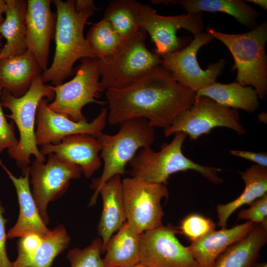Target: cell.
Listing matches in <instances>:
<instances>
[{
    "label": "cell",
    "mask_w": 267,
    "mask_h": 267,
    "mask_svg": "<svg viewBox=\"0 0 267 267\" xmlns=\"http://www.w3.org/2000/svg\"><path fill=\"white\" fill-rule=\"evenodd\" d=\"M2 88L0 85V155L5 149H9L16 147L18 143L14 127L12 121L8 123L2 109L0 102V95Z\"/></svg>",
    "instance_id": "35"
},
{
    "label": "cell",
    "mask_w": 267,
    "mask_h": 267,
    "mask_svg": "<svg viewBox=\"0 0 267 267\" xmlns=\"http://www.w3.org/2000/svg\"><path fill=\"white\" fill-rule=\"evenodd\" d=\"M178 233V228L163 225L140 234V262L148 267H198Z\"/></svg>",
    "instance_id": "14"
},
{
    "label": "cell",
    "mask_w": 267,
    "mask_h": 267,
    "mask_svg": "<svg viewBox=\"0 0 267 267\" xmlns=\"http://www.w3.org/2000/svg\"><path fill=\"white\" fill-rule=\"evenodd\" d=\"M186 136L183 132L176 133L172 141L163 144L158 152L153 151L150 147L141 148L129 162L131 177L166 184L171 175L192 170L214 184L222 183L223 179L218 175L220 169L198 164L183 154L182 146Z\"/></svg>",
    "instance_id": "6"
},
{
    "label": "cell",
    "mask_w": 267,
    "mask_h": 267,
    "mask_svg": "<svg viewBox=\"0 0 267 267\" xmlns=\"http://www.w3.org/2000/svg\"><path fill=\"white\" fill-rule=\"evenodd\" d=\"M119 132L109 135L102 132L97 139L101 144L100 157L104 162L101 175L92 180L94 190L89 206L96 202L100 188L113 177L124 175L127 165L138 149L151 147L155 138L154 128L144 118H133L120 124Z\"/></svg>",
    "instance_id": "4"
},
{
    "label": "cell",
    "mask_w": 267,
    "mask_h": 267,
    "mask_svg": "<svg viewBox=\"0 0 267 267\" xmlns=\"http://www.w3.org/2000/svg\"><path fill=\"white\" fill-rule=\"evenodd\" d=\"M41 74L35 77L29 89L22 96L15 97L5 89H2L0 95L1 106L11 112L5 116L12 120L19 130L20 139L17 145L8 149L7 152L21 169V174L29 168L31 155H34L40 161H45L44 156L38 149L36 141L35 117L40 101L46 98L48 101H52L55 92L52 86L44 84Z\"/></svg>",
    "instance_id": "5"
},
{
    "label": "cell",
    "mask_w": 267,
    "mask_h": 267,
    "mask_svg": "<svg viewBox=\"0 0 267 267\" xmlns=\"http://www.w3.org/2000/svg\"><path fill=\"white\" fill-rule=\"evenodd\" d=\"M6 10V3L5 0H0V26L4 20L3 14Z\"/></svg>",
    "instance_id": "39"
},
{
    "label": "cell",
    "mask_w": 267,
    "mask_h": 267,
    "mask_svg": "<svg viewBox=\"0 0 267 267\" xmlns=\"http://www.w3.org/2000/svg\"><path fill=\"white\" fill-rule=\"evenodd\" d=\"M246 2H250L253 3H254L256 5H257L265 10L267 11V0H245Z\"/></svg>",
    "instance_id": "40"
},
{
    "label": "cell",
    "mask_w": 267,
    "mask_h": 267,
    "mask_svg": "<svg viewBox=\"0 0 267 267\" xmlns=\"http://www.w3.org/2000/svg\"><path fill=\"white\" fill-rule=\"evenodd\" d=\"M0 166L5 170L14 185L20 209L16 223L8 230L7 238H21L31 233H38L44 236L50 229L44 222L31 191L29 168L20 177L16 178L4 165L0 159Z\"/></svg>",
    "instance_id": "18"
},
{
    "label": "cell",
    "mask_w": 267,
    "mask_h": 267,
    "mask_svg": "<svg viewBox=\"0 0 267 267\" xmlns=\"http://www.w3.org/2000/svg\"><path fill=\"white\" fill-rule=\"evenodd\" d=\"M153 3L181 5L188 13L220 12L233 17L237 22L252 30L257 26L259 12L241 0H152Z\"/></svg>",
    "instance_id": "24"
},
{
    "label": "cell",
    "mask_w": 267,
    "mask_h": 267,
    "mask_svg": "<svg viewBox=\"0 0 267 267\" xmlns=\"http://www.w3.org/2000/svg\"><path fill=\"white\" fill-rule=\"evenodd\" d=\"M238 217L256 224L267 223V193L251 203L249 208L241 210Z\"/></svg>",
    "instance_id": "34"
},
{
    "label": "cell",
    "mask_w": 267,
    "mask_h": 267,
    "mask_svg": "<svg viewBox=\"0 0 267 267\" xmlns=\"http://www.w3.org/2000/svg\"><path fill=\"white\" fill-rule=\"evenodd\" d=\"M2 38V37L1 35L0 34V47H1V45H2V44H1V40Z\"/></svg>",
    "instance_id": "44"
},
{
    "label": "cell",
    "mask_w": 267,
    "mask_h": 267,
    "mask_svg": "<svg viewBox=\"0 0 267 267\" xmlns=\"http://www.w3.org/2000/svg\"><path fill=\"white\" fill-rule=\"evenodd\" d=\"M206 32L221 41L231 53L234 63L231 71H237L236 81L243 86H251L258 97L267 94V22L241 34H226L209 26Z\"/></svg>",
    "instance_id": "3"
},
{
    "label": "cell",
    "mask_w": 267,
    "mask_h": 267,
    "mask_svg": "<svg viewBox=\"0 0 267 267\" xmlns=\"http://www.w3.org/2000/svg\"><path fill=\"white\" fill-rule=\"evenodd\" d=\"M29 172L33 196L41 216L47 225L49 222L46 211L48 203L65 193L71 179L81 177L82 168L51 153L48 154L45 164L36 159L29 166Z\"/></svg>",
    "instance_id": "12"
},
{
    "label": "cell",
    "mask_w": 267,
    "mask_h": 267,
    "mask_svg": "<svg viewBox=\"0 0 267 267\" xmlns=\"http://www.w3.org/2000/svg\"><path fill=\"white\" fill-rule=\"evenodd\" d=\"M103 244L98 237L84 249H70L67 255L71 267H105L103 258Z\"/></svg>",
    "instance_id": "31"
},
{
    "label": "cell",
    "mask_w": 267,
    "mask_h": 267,
    "mask_svg": "<svg viewBox=\"0 0 267 267\" xmlns=\"http://www.w3.org/2000/svg\"><path fill=\"white\" fill-rule=\"evenodd\" d=\"M142 5L141 3L134 0H113L106 8L103 18L125 40L140 28Z\"/></svg>",
    "instance_id": "28"
},
{
    "label": "cell",
    "mask_w": 267,
    "mask_h": 267,
    "mask_svg": "<svg viewBox=\"0 0 267 267\" xmlns=\"http://www.w3.org/2000/svg\"><path fill=\"white\" fill-rule=\"evenodd\" d=\"M229 152L233 155L257 163V165L267 167V152H254L238 150H230Z\"/></svg>",
    "instance_id": "37"
},
{
    "label": "cell",
    "mask_w": 267,
    "mask_h": 267,
    "mask_svg": "<svg viewBox=\"0 0 267 267\" xmlns=\"http://www.w3.org/2000/svg\"><path fill=\"white\" fill-rule=\"evenodd\" d=\"M86 39L97 59L101 61L110 58L124 40L104 18L89 29Z\"/></svg>",
    "instance_id": "29"
},
{
    "label": "cell",
    "mask_w": 267,
    "mask_h": 267,
    "mask_svg": "<svg viewBox=\"0 0 267 267\" xmlns=\"http://www.w3.org/2000/svg\"><path fill=\"white\" fill-rule=\"evenodd\" d=\"M219 127L229 128L240 135L246 133L237 109L224 106L206 96H196L191 107L180 114L164 130V134L167 137L183 132L192 141Z\"/></svg>",
    "instance_id": "10"
},
{
    "label": "cell",
    "mask_w": 267,
    "mask_h": 267,
    "mask_svg": "<svg viewBox=\"0 0 267 267\" xmlns=\"http://www.w3.org/2000/svg\"><path fill=\"white\" fill-rule=\"evenodd\" d=\"M43 236L31 233L20 238L17 242L18 256L13 267H29L36 252L40 246Z\"/></svg>",
    "instance_id": "33"
},
{
    "label": "cell",
    "mask_w": 267,
    "mask_h": 267,
    "mask_svg": "<svg viewBox=\"0 0 267 267\" xmlns=\"http://www.w3.org/2000/svg\"><path fill=\"white\" fill-rule=\"evenodd\" d=\"M42 70L32 52L0 60V85L14 97L24 95Z\"/></svg>",
    "instance_id": "21"
},
{
    "label": "cell",
    "mask_w": 267,
    "mask_h": 267,
    "mask_svg": "<svg viewBox=\"0 0 267 267\" xmlns=\"http://www.w3.org/2000/svg\"><path fill=\"white\" fill-rule=\"evenodd\" d=\"M240 174L245 183L243 192L234 200L217 206L218 224L222 228L226 227L228 219L236 210L245 204L250 205L267 193V167L252 165Z\"/></svg>",
    "instance_id": "26"
},
{
    "label": "cell",
    "mask_w": 267,
    "mask_h": 267,
    "mask_svg": "<svg viewBox=\"0 0 267 267\" xmlns=\"http://www.w3.org/2000/svg\"><path fill=\"white\" fill-rule=\"evenodd\" d=\"M140 27L149 34L156 46L154 53L161 57L185 47L191 41L190 38L177 37L179 29H184L194 35L203 32V13L163 16L143 4Z\"/></svg>",
    "instance_id": "13"
},
{
    "label": "cell",
    "mask_w": 267,
    "mask_h": 267,
    "mask_svg": "<svg viewBox=\"0 0 267 267\" xmlns=\"http://www.w3.org/2000/svg\"><path fill=\"white\" fill-rule=\"evenodd\" d=\"M4 212V209L0 203V267H13L6 253L5 223L7 220L3 216Z\"/></svg>",
    "instance_id": "36"
},
{
    "label": "cell",
    "mask_w": 267,
    "mask_h": 267,
    "mask_svg": "<svg viewBox=\"0 0 267 267\" xmlns=\"http://www.w3.org/2000/svg\"><path fill=\"white\" fill-rule=\"evenodd\" d=\"M146 36V32L140 28L124 40L108 60L97 59L102 92L109 88L125 86L153 67L162 64L161 58L147 48Z\"/></svg>",
    "instance_id": "7"
},
{
    "label": "cell",
    "mask_w": 267,
    "mask_h": 267,
    "mask_svg": "<svg viewBox=\"0 0 267 267\" xmlns=\"http://www.w3.org/2000/svg\"><path fill=\"white\" fill-rule=\"evenodd\" d=\"M251 221L231 228L213 230L191 243L188 250L198 267H213L217 258L231 244L246 235L254 226Z\"/></svg>",
    "instance_id": "19"
},
{
    "label": "cell",
    "mask_w": 267,
    "mask_h": 267,
    "mask_svg": "<svg viewBox=\"0 0 267 267\" xmlns=\"http://www.w3.org/2000/svg\"><path fill=\"white\" fill-rule=\"evenodd\" d=\"M106 96L109 124L144 118L150 126L165 130L191 107L196 92L177 82L161 64L125 86L108 89Z\"/></svg>",
    "instance_id": "1"
},
{
    "label": "cell",
    "mask_w": 267,
    "mask_h": 267,
    "mask_svg": "<svg viewBox=\"0 0 267 267\" xmlns=\"http://www.w3.org/2000/svg\"><path fill=\"white\" fill-rule=\"evenodd\" d=\"M75 8L76 10L81 9H94L97 10L94 2L91 0H77L75 1Z\"/></svg>",
    "instance_id": "38"
},
{
    "label": "cell",
    "mask_w": 267,
    "mask_h": 267,
    "mask_svg": "<svg viewBox=\"0 0 267 267\" xmlns=\"http://www.w3.org/2000/svg\"><path fill=\"white\" fill-rule=\"evenodd\" d=\"M48 102L46 98L42 99L37 108L35 131L37 145L57 144L66 136L79 134H89L96 138L106 126L108 109L105 107L91 122H75L65 115L52 111Z\"/></svg>",
    "instance_id": "15"
},
{
    "label": "cell",
    "mask_w": 267,
    "mask_h": 267,
    "mask_svg": "<svg viewBox=\"0 0 267 267\" xmlns=\"http://www.w3.org/2000/svg\"><path fill=\"white\" fill-rule=\"evenodd\" d=\"M75 1L52 0L56 6L57 18L55 54L51 66L43 72L41 77L44 83L51 82L55 86L62 84L72 74L73 65L78 59H97L83 33L87 20L96 10H76Z\"/></svg>",
    "instance_id": "2"
},
{
    "label": "cell",
    "mask_w": 267,
    "mask_h": 267,
    "mask_svg": "<svg viewBox=\"0 0 267 267\" xmlns=\"http://www.w3.org/2000/svg\"><path fill=\"white\" fill-rule=\"evenodd\" d=\"M102 200V210L97 225V234L103 244V251L112 236L127 221L121 175H117L99 189Z\"/></svg>",
    "instance_id": "20"
},
{
    "label": "cell",
    "mask_w": 267,
    "mask_h": 267,
    "mask_svg": "<svg viewBox=\"0 0 267 267\" xmlns=\"http://www.w3.org/2000/svg\"><path fill=\"white\" fill-rule=\"evenodd\" d=\"M5 1V17L0 26V34L6 43L0 49V60L22 55L28 49L26 20L27 0Z\"/></svg>",
    "instance_id": "22"
},
{
    "label": "cell",
    "mask_w": 267,
    "mask_h": 267,
    "mask_svg": "<svg viewBox=\"0 0 267 267\" xmlns=\"http://www.w3.org/2000/svg\"><path fill=\"white\" fill-rule=\"evenodd\" d=\"M97 59L83 58L76 68L75 77L69 82L52 86L54 100L49 103L53 111L68 116L75 122L87 121L82 114L84 106L90 103L104 105L107 101L97 100L102 92Z\"/></svg>",
    "instance_id": "8"
},
{
    "label": "cell",
    "mask_w": 267,
    "mask_h": 267,
    "mask_svg": "<svg viewBox=\"0 0 267 267\" xmlns=\"http://www.w3.org/2000/svg\"><path fill=\"white\" fill-rule=\"evenodd\" d=\"M252 267H267V263L266 262L256 263Z\"/></svg>",
    "instance_id": "42"
},
{
    "label": "cell",
    "mask_w": 267,
    "mask_h": 267,
    "mask_svg": "<svg viewBox=\"0 0 267 267\" xmlns=\"http://www.w3.org/2000/svg\"><path fill=\"white\" fill-rule=\"evenodd\" d=\"M49 0H28L26 11L27 43L43 71L47 69L51 40L54 37L56 13Z\"/></svg>",
    "instance_id": "16"
},
{
    "label": "cell",
    "mask_w": 267,
    "mask_h": 267,
    "mask_svg": "<svg viewBox=\"0 0 267 267\" xmlns=\"http://www.w3.org/2000/svg\"><path fill=\"white\" fill-rule=\"evenodd\" d=\"M267 113L265 112H261L258 115V119L259 121L261 122H264L267 123Z\"/></svg>",
    "instance_id": "41"
},
{
    "label": "cell",
    "mask_w": 267,
    "mask_h": 267,
    "mask_svg": "<svg viewBox=\"0 0 267 267\" xmlns=\"http://www.w3.org/2000/svg\"><path fill=\"white\" fill-rule=\"evenodd\" d=\"M213 39L207 32L194 35L193 39L185 47L161 56L162 65L177 82L195 92L208 87L216 82L225 65L222 58L209 64L206 69L201 68L198 63V51Z\"/></svg>",
    "instance_id": "11"
},
{
    "label": "cell",
    "mask_w": 267,
    "mask_h": 267,
    "mask_svg": "<svg viewBox=\"0 0 267 267\" xmlns=\"http://www.w3.org/2000/svg\"><path fill=\"white\" fill-rule=\"evenodd\" d=\"M101 144L97 138L89 134H79L65 137L57 144H44L40 150L44 156L54 153L59 159L79 166L87 178L100 167L98 155Z\"/></svg>",
    "instance_id": "17"
},
{
    "label": "cell",
    "mask_w": 267,
    "mask_h": 267,
    "mask_svg": "<svg viewBox=\"0 0 267 267\" xmlns=\"http://www.w3.org/2000/svg\"><path fill=\"white\" fill-rule=\"evenodd\" d=\"M70 237L65 227L59 225L43 236L29 267H50L56 257L69 245Z\"/></svg>",
    "instance_id": "30"
},
{
    "label": "cell",
    "mask_w": 267,
    "mask_h": 267,
    "mask_svg": "<svg viewBox=\"0 0 267 267\" xmlns=\"http://www.w3.org/2000/svg\"><path fill=\"white\" fill-rule=\"evenodd\" d=\"M127 222L139 234L163 225L161 200L169 196L165 184L130 177L122 180Z\"/></svg>",
    "instance_id": "9"
},
{
    "label": "cell",
    "mask_w": 267,
    "mask_h": 267,
    "mask_svg": "<svg viewBox=\"0 0 267 267\" xmlns=\"http://www.w3.org/2000/svg\"><path fill=\"white\" fill-rule=\"evenodd\" d=\"M140 236L126 221L105 247V267H132L140 263Z\"/></svg>",
    "instance_id": "25"
},
{
    "label": "cell",
    "mask_w": 267,
    "mask_h": 267,
    "mask_svg": "<svg viewBox=\"0 0 267 267\" xmlns=\"http://www.w3.org/2000/svg\"><path fill=\"white\" fill-rule=\"evenodd\" d=\"M196 96L208 97L224 106L255 112L259 106V97L251 86H243L235 81L230 84L215 82L196 92Z\"/></svg>",
    "instance_id": "27"
},
{
    "label": "cell",
    "mask_w": 267,
    "mask_h": 267,
    "mask_svg": "<svg viewBox=\"0 0 267 267\" xmlns=\"http://www.w3.org/2000/svg\"><path fill=\"white\" fill-rule=\"evenodd\" d=\"M267 242V223L255 224L243 237L229 246L213 267H252Z\"/></svg>",
    "instance_id": "23"
},
{
    "label": "cell",
    "mask_w": 267,
    "mask_h": 267,
    "mask_svg": "<svg viewBox=\"0 0 267 267\" xmlns=\"http://www.w3.org/2000/svg\"><path fill=\"white\" fill-rule=\"evenodd\" d=\"M215 227L216 224L212 219L194 213L184 218L178 229L179 233L183 234L192 243L215 230Z\"/></svg>",
    "instance_id": "32"
},
{
    "label": "cell",
    "mask_w": 267,
    "mask_h": 267,
    "mask_svg": "<svg viewBox=\"0 0 267 267\" xmlns=\"http://www.w3.org/2000/svg\"><path fill=\"white\" fill-rule=\"evenodd\" d=\"M132 267H148L144 264H142L141 263H139L138 264L135 265V266H134Z\"/></svg>",
    "instance_id": "43"
}]
</instances>
